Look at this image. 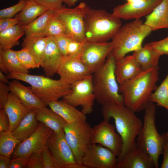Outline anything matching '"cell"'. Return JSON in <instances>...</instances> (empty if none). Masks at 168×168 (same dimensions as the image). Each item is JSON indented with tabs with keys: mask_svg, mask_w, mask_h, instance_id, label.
<instances>
[{
	"mask_svg": "<svg viewBox=\"0 0 168 168\" xmlns=\"http://www.w3.org/2000/svg\"><path fill=\"white\" fill-rule=\"evenodd\" d=\"M116 168H155L150 155L136 142L121 158L117 160Z\"/></svg>",
	"mask_w": 168,
	"mask_h": 168,
	"instance_id": "18",
	"label": "cell"
},
{
	"mask_svg": "<svg viewBox=\"0 0 168 168\" xmlns=\"http://www.w3.org/2000/svg\"><path fill=\"white\" fill-rule=\"evenodd\" d=\"M21 142L13 135L12 131L0 132V154L11 158Z\"/></svg>",
	"mask_w": 168,
	"mask_h": 168,
	"instance_id": "33",
	"label": "cell"
},
{
	"mask_svg": "<svg viewBox=\"0 0 168 168\" xmlns=\"http://www.w3.org/2000/svg\"><path fill=\"white\" fill-rule=\"evenodd\" d=\"M27 0H20L18 3L13 6L1 10L0 19L12 18L16 16L17 13L22 10L26 4Z\"/></svg>",
	"mask_w": 168,
	"mask_h": 168,
	"instance_id": "37",
	"label": "cell"
},
{
	"mask_svg": "<svg viewBox=\"0 0 168 168\" xmlns=\"http://www.w3.org/2000/svg\"><path fill=\"white\" fill-rule=\"evenodd\" d=\"M149 101L165 108L168 111V72L165 78L151 95Z\"/></svg>",
	"mask_w": 168,
	"mask_h": 168,
	"instance_id": "35",
	"label": "cell"
},
{
	"mask_svg": "<svg viewBox=\"0 0 168 168\" xmlns=\"http://www.w3.org/2000/svg\"><path fill=\"white\" fill-rule=\"evenodd\" d=\"M142 70L132 55L125 56L116 61L115 73L119 85L134 78Z\"/></svg>",
	"mask_w": 168,
	"mask_h": 168,
	"instance_id": "21",
	"label": "cell"
},
{
	"mask_svg": "<svg viewBox=\"0 0 168 168\" xmlns=\"http://www.w3.org/2000/svg\"><path fill=\"white\" fill-rule=\"evenodd\" d=\"M102 106L104 119H114L115 128L123 142V147L117 160L122 158L136 142V139L143 125L142 121L135 113L124 105L114 102H107Z\"/></svg>",
	"mask_w": 168,
	"mask_h": 168,
	"instance_id": "2",
	"label": "cell"
},
{
	"mask_svg": "<svg viewBox=\"0 0 168 168\" xmlns=\"http://www.w3.org/2000/svg\"><path fill=\"white\" fill-rule=\"evenodd\" d=\"M112 49L111 41L95 43L86 40L80 59L92 74L104 65Z\"/></svg>",
	"mask_w": 168,
	"mask_h": 168,
	"instance_id": "12",
	"label": "cell"
},
{
	"mask_svg": "<svg viewBox=\"0 0 168 168\" xmlns=\"http://www.w3.org/2000/svg\"><path fill=\"white\" fill-rule=\"evenodd\" d=\"M47 37L39 36L25 39L22 43L23 48L27 49L34 58L37 64L40 66L47 44Z\"/></svg>",
	"mask_w": 168,
	"mask_h": 168,
	"instance_id": "32",
	"label": "cell"
},
{
	"mask_svg": "<svg viewBox=\"0 0 168 168\" xmlns=\"http://www.w3.org/2000/svg\"><path fill=\"white\" fill-rule=\"evenodd\" d=\"M144 24L154 31L168 28V0H162L146 16Z\"/></svg>",
	"mask_w": 168,
	"mask_h": 168,
	"instance_id": "23",
	"label": "cell"
},
{
	"mask_svg": "<svg viewBox=\"0 0 168 168\" xmlns=\"http://www.w3.org/2000/svg\"><path fill=\"white\" fill-rule=\"evenodd\" d=\"M63 168H87L82 163H79L77 162L70 164L64 166Z\"/></svg>",
	"mask_w": 168,
	"mask_h": 168,
	"instance_id": "49",
	"label": "cell"
},
{
	"mask_svg": "<svg viewBox=\"0 0 168 168\" xmlns=\"http://www.w3.org/2000/svg\"><path fill=\"white\" fill-rule=\"evenodd\" d=\"M57 73L60 79L70 85L92 75L80 58L69 56L63 57Z\"/></svg>",
	"mask_w": 168,
	"mask_h": 168,
	"instance_id": "15",
	"label": "cell"
},
{
	"mask_svg": "<svg viewBox=\"0 0 168 168\" xmlns=\"http://www.w3.org/2000/svg\"><path fill=\"white\" fill-rule=\"evenodd\" d=\"M48 9L55 12L63 7V0H34Z\"/></svg>",
	"mask_w": 168,
	"mask_h": 168,
	"instance_id": "41",
	"label": "cell"
},
{
	"mask_svg": "<svg viewBox=\"0 0 168 168\" xmlns=\"http://www.w3.org/2000/svg\"><path fill=\"white\" fill-rule=\"evenodd\" d=\"M30 156H21L11 159L9 168H26Z\"/></svg>",
	"mask_w": 168,
	"mask_h": 168,
	"instance_id": "44",
	"label": "cell"
},
{
	"mask_svg": "<svg viewBox=\"0 0 168 168\" xmlns=\"http://www.w3.org/2000/svg\"><path fill=\"white\" fill-rule=\"evenodd\" d=\"M10 121L9 130L12 131L31 110L26 107L14 93L10 92L3 108Z\"/></svg>",
	"mask_w": 168,
	"mask_h": 168,
	"instance_id": "20",
	"label": "cell"
},
{
	"mask_svg": "<svg viewBox=\"0 0 168 168\" xmlns=\"http://www.w3.org/2000/svg\"><path fill=\"white\" fill-rule=\"evenodd\" d=\"M9 79L6 76L3 72L1 71H0V81L6 83H9Z\"/></svg>",
	"mask_w": 168,
	"mask_h": 168,
	"instance_id": "50",
	"label": "cell"
},
{
	"mask_svg": "<svg viewBox=\"0 0 168 168\" xmlns=\"http://www.w3.org/2000/svg\"><path fill=\"white\" fill-rule=\"evenodd\" d=\"M48 105L50 108L62 117L67 123L86 120V115L72 105L62 100L51 101Z\"/></svg>",
	"mask_w": 168,
	"mask_h": 168,
	"instance_id": "25",
	"label": "cell"
},
{
	"mask_svg": "<svg viewBox=\"0 0 168 168\" xmlns=\"http://www.w3.org/2000/svg\"><path fill=\"white\" fill-rule=\"evenodd\" d=\"M7 77L29 84L33 93L47 105L51 101L63 98L72 91L71 85L60 79L54 80L43 75L21 73H10Z\"/></svg>",
	"mask_w": 168,
	"mask_h": 168,
	"instance_id": "7",
	"label": "cell"
},
{
	"mask_svg": "<svg viewBox=\"0 0 168 168\" xmlns=\"http://www.w3.org/2000/svg\"><path fill=\"white\" fill-rule=\"evenodd\" d=\"M10 92L16 95L22 103L27 108L35 109L47 106V105L33 92L31 87L22 85L15 79L8 83Z\"/></svg>",
	"mask_w": 168,
	"mask_h": 168,
	"instance_id": "22",
	"label": "cell"
},
{
	"mask_svg": "<svg viewBox=\"0 0 168 168\" xmlns=\"http://www.w3.org/2000/svg\"><path fill=\"white\" fill-rule=\"evenodd\" d=\"M16 53L21 64L27 70L38 68L40 67L33 56L27 49L22 48L20 50L16 51Z\"/></svg>",
	"mask_w": 168,
	"mask_h": 168,
	"instance_id": "36",
	"label": "cell"
},
{
	"mask_svg": "<svg viewBox=\"0 0 168 168\" xmlns=\"http://www.w3.org/2000/svg\"><path fill=\"white\" fill-rule=\"evenodd\" d=\"M63 2L65 3L69 7L75 6V3L78 0H63Z\"/></svg>",
	"mask_w": 168,
	"mask_h": 168,
	"instance_id": "51",
	"label": "cell"
},
{
	"mask_svg": "<svg viewBox=\"0 0 168 168\" xmlns=\"http://www.w3.org/2000/svg\"><path fill=\"white\" fill-rule=\"evenodd\" d=\"M11 161L10 158L0 155V168H9Z\"/></svg>",
	"mask_w": 168,
	"mask_h": 168,
	"instance_id": "48",
	"label": "cell"
},
{
	"mask_svg": "<svg viewBox=\"0 0 168 168\" xmlns=\"http://www.w3.org/2000/svg\"><path fill=\"white\" fill-rule=\"evenodd\" d=\"M115 63L116 60L111 52L104 65L92 74L95 100L101 105L109 101L124 105L115 75Z\"/></svg>",
	"mask_w": 168,
	"mask_h": 168,
	"instance_id": "3",
	"label": "cell"
},
{
	"mask_svg": "<svg viewBox=\"0 0 168 168\" xmlns=\"http://www.w3.org/2000/svg\"><path fill=\"white\" fill-rule=\"evenodd\" d=\"M150 47L160 56L168 55V36L162 40L148 43Z\"/></svg>",
	"mask_w": 168,
	"mask_h": 168,
	"instance_id": "38",
	"label": "cell"
},
{
	"mask_svg": "<svg viewBox=\"0 0 168 168\" xmlns=\"http://www.w3.org/2000/svg\"><path fill=\"white\" fill-rule=\"evenodd\" d=\"M18 24V20L15 17L0 19V32Z\"/></svg>",
	"mask_w": 168,
	"mask_h": 168,
	"instance_id": "46",
	"label": "cell"
},
{
	"mask_svg": "<svg viewBox=\"0 0 168 168\" xmlns=\"http://www.w3.org/2000/svg\"><path fill=\"white\" fill-rule=\"evenodd\" d=\"M26 168H44L41 152H35L31 154L28 159Z\"/></svg>",
	"mask_w": 168,
	"mask_h": 168,
	"instance_id": "40",
	"label": "cell"
},
{
	"mask_svg": "<svg viewBox=\"0 0 168 168\" xmlns=\"http://www.w3.org/2000/svg\"><path fill=\"white\" fill-rule=\"evenodd\" d=\"M10 91L9 85L0 81V109L4 108Z\"/></svg>",
	"mask_w": 168,
	"mask_h": 168,
	"instance_id": "43",
	"label": "cell"
},
{
	"mask_svg": "<svg viewBox=\"0 0 168 168\" xmlns=\"http://www.w3.org/2000/svg\"><path fill=\"white\" fill-rule=\"evenodd\" d=\"M90 7L84 2L71 8L63 7L55 12L65 24L66 35L80 42L86 40L84 17Z\"/></svg>",
	"mask_w": 168,
	"mask_h": 168,
	"instance_id": "9",
	"label": "cell"
},
{
	"mask_svg": "<svg viewBox=\"0 0 168 168\" xmlns=\"http://www.w3.org/2000/svg\"><path fill=\"white\" fill-rule=\"evenodd\" d=\"M66 27L62 19L55 12L48 22L43 33L44 37H56L66 35Z\"/></svg>",
	"mask_w": 168,
	"mask_h": 168,
	"instance_id": "34",
	"label": "cell"
},
{
	"mask_svg": "<svg viewBox=\"0 0 168 168\" xmlns=\"http://www.w3.org/2000/svg\"><path fill=\"white\" fill-rule=\"evenodd\" d=\"M163 160L161 168H168V138L164 143L163 147Z\"/></svg>",
	"mask_w": 168,
	"mask_h": 168,
	"instance_id": "47",
	"label": "cell"
},
{
	"mask_svg": "<svg viewBox=\"0 0 168 168\" xmlns=\"http://www.w3.org/2000/svg\"></svg>",
	"mask_w": 168,
	"mask_h": 168,
	"instance_id": "55",
	"label": "cell"
},
{
	"mask_svg": "<svg viewBox=\"0 0 168 168\" xmlns=\"http://www.w3.org/2000/svg\"><path fill=\"white\" fill-rule=\"evenodd\" d=\"M40 124L36 118L35 109H31L23 118L16 128L12 131L13 135L21 142L32 135Z\"/></svg>",
	"mask_w": 168,
	"mask_h": 168,
	"instance_id": "26",
	"label": "cell"
},
{
	"mask_svg": "<svg viewBox=\"0 0 168 168\" xmlns=\"http://www.w3.org/2000/svg\"><path fill=\"white\" fill-rule=\"evenodd\" d=\"M71 86V92L63 97L62 100L75 107L81 106L82 112L86 115L92 113L95 100L92 86V75L75 82Z\"/></svg>",
	"mask_w": 168,
	"mask_h": 168,
	"instance_id": "10",
	"label": "cell"
},
{
	"mask_svg": "<svg viewBox=\"0 0 168 168\" xmlns=\"http://www.w3.org/2000/svg\"><path fill=\"white\" fill-rule=\"evenodd\" d=\"M158 66L142 70L132 79L119 85L125 105L134 113L144 110L151 95L157 86L159 79Z\"/></svg>",
	"mask_w": 168,
	"mask_h": 168,
	"instance_id": "1",
	"label": "cell"
},
{
	"mask_svg": "<svg viewBox=\"0 0 168 168\" xmlns=\"http://www.w3.org/2000/svg\"><path fill=\"white\" fill-rule=\"evenodd\" d=\"M36 118L41 122L56 133L63 130L66 122L61 116L46 106L35 109Z\"/></svg>",
	"mask_w": 168,
	"mask_h": 168,
	"instance_id": "27",
	"label": "cell"
},
{
	"mask_svg": "<svg viewBox=\"0 0 168 168\" xmlns=\"http://www.w3.org/2000/svg\"><path fill=\"white\" fill-rule=\"evenodd\" d=\"M46 146L59 168L77 162L66 141L63 130L58 133L53 131L47 140Z\"/></svg>",
	"mask_w": 168,
	"mask_h": 168,
	"instance_id": "14",
	"label": "cell"
},
{
	"mask_svg": "<svg viewBox=\"0 0 168 168\" xmlns=\"http://www.w3.org/2000/svg\"><path fill=\"white\" fill-rule=\"evenodd\" d=\"M44 168H59L46 146L41 152Z\"/></svg>",
	"mask_w": 168,
	"mask_h": 168,
	"instance_id": "39",
	"label": "cell"
},
{
	"mask_svg": "<svg viewBox=\"0 0 168 168\" xmlns=\"http://www.w3.org/2000/svg\"><path fill=\"white\" fill-rule=\"evenodd\" d=\"M92 130L86 120L67 123L63 127L66 141L79 163H82V157L91 144Z\"/></svg>",
	"mask_w": 168,
	"mask_h": 168,
	"instance_id": "8",
	"label": "cell"
},
{
	"mask_svg": "<svg viewBox=\"0 0 168 168\" xmlns=\"http://www.w3.org/2000/svg\"><path fill=\"white\" fill-rule=\"evenodd\" d=\"M166 133V135L168 137V131L167 133Z\"/></svg>",
	"mask_w": 168,
	"mask_h": 168,
	"instance_id": "53",
	"label": "cell"
},
{
	"mask_svg": "<svg viewBox=\"0 0 168 168\" xmlns=\"http://www.w3.org/2000/svg\"><path fill=\"white\" fill-rule=\"evenodd\" d=\"M53 131L41 122L35 132L17 146L12 158L21 156H30L35 152H41L46 146L47 140Z\"/></svg>",
	"mask_w": 168,
	"mask_h": 168,
	"instance_id": "16",
	"label": "cell"
},
{
	"mask_svg": "<svg viewBox=\"0 0 168 168\" xmlns=\"http://www.w3.org/2000/svg\"><path fill=\"white\" fill-rule=\"evenodd\" d=\"M47 44L40 66L42 68L46 76L50 77L57 73L63 56L54 37H47Z\"/></svg>",
	"mask_w": 168,
	"mask_h": 168,
	"instance_id": "19",
	"label": "cell"
},
{
	"mask_svg": "<svg viewBox=\"0 0 168 168\" xmlns=\"http://www.w3.org/2000/svg\"><path fill=\"white\" fill-rule=\"evenodd\" d=\"M84 20L86 40L91 42H107L122 26L120 19L104 9L90 8Z\"/></svg>",
	"mask_w": 168,
	"mask_h": 168,
	"instance_id": "5",
	"label": "cell"
},
{
	"mask_svg": "<svg viewBox=\"0 0 168 168\" xmlns=\"http://www.w3.org/2000/svg\"><path fill=\"white\" fill-rule=\"evenodd\" d=\"M142 127L137 137V145L151 156L155 168H158V159L163 154L165 142L168 138L166 133H159L155 124L156 107L149 101L145 106Z\"/></svg>",
	"mask_w": 168,
	"mask_h": 168,
	"instance_id": "6",
	"label": "cell"
},
{
	"mask_svg": "<svg viewBox=\"0 0 168 168\" xmlns=\"http://www.w3.org/2000/svg\"><path fill=\"white\" fill-rule=\"evenodd\" d=\"M144 0H126L127 2L129 3H133L139 2Z\"/></svg>",
	"mask_w": 168,
	"mask_h": 168,
	"instance_id": "52",
	"label": "cell"
},
{
	"mask_svg": "<svg viewBox=\"0 0 168 168\" xmlns=\"http://www.w3.org/2000/svg\"><path fill=\"white\" fill-rule=\"evenodd\" d=\"M0 69L7 75L13 73H29V70L21 64L16 51L11 49L0 50Z\"/></svg>",
	"mask_w": 168,
	"mask_h": 168,
	"instance_id": "24",
	"label": "cell"
},
{
	"mask_svg": "<svg viewBox=\"0 0 168 168\" xmlns=\"http://www.w3.org/2000/svg\"><path fill=\"white\" fill-rule=\"evenodd\" d=\"M162 0H144L133 3H126L115 7L112 13L120 19H140L149 15Z\"/></svg>",
	"mask_w": 168,
	"mask_h": 168,
	"instance_id": "17",
	"label": "cell"
},
{
	"mask_svg": "<svg viewBox=\"0 0 168 168\" xmlns=\"http://www.w3.org/2000/svg\"><path fill=\"white\" fill-rule=\"evenodd\" d=\"M24 35V31L19 24L0 32V50L11 49L19 45V39Z\"/></svg>",
	"mask_w": 168,
	"mask_h": 168,
	"instance_id": "31",
	"label": "cell"
},
{
	"mask_svg": "<svg viewBox=\"0 0 168 168\" xmlns=\"http://www.w3.org/2000/svg\"><path fill=\"white\" fill-rule=\"evenodd\" d=\"M48 9L34 0H27L22 10L15 16L18 24L26 25L41 15Z\"/></svg>",
	"mask_w": 168,
	"mask_h": 168,
	"instance_id": "29",
	"label": "cell"
},
{
	"mask_svg": "<svg viewBox=\"0 0 168 168\" xmlns=\"http://www.w3.org/2000/svg\"><path fill=\"white\" fill-rule=\"evenodd\" d=\"M152 31L140 19L122 26L111 39V53L116 61L141 48L143 40Z\"/></svg>",
	"mask_w": 168,
	"mask_h": 168,
	"instance_id": "4",
	"label": "cell"
},
{
	"mask_svg": "<svg viewBox=\"0 0 168 168\" xmlns=\"http://www.w3.org/2000/svg\"><path fill=\"white\" fill-rule=\"evenodd\" d=\"M55 12L48 9L29 24L21 26L25 33L24 39L33 37L44 36L43 33L48 20Z\"/></svg>",
	"mask_w": 168,
	"mask_h": 168,
	"instance_id": "30",
	"label": "cell"
},
{
	"mask_svg": "<svg viewBox=\"0 0 168 168\" xmlns=\"http://www.w3.org/2000/svg\"><path fill=\"white\" fill-rule=\"evenodd\" d=\"M109 121L104 119L92 128L91 144H98L108 148L117 157L122 152L123 142L120 136L116 133L114 126Z\"/></svg>",
	"mask_w": 168,
	"mask_h": 168,
	"instance_id": "11",
	"label": "cell"
},
{
	"mask_svg": "<svg viewBox=\"0 0 168 168\" xmlns=\"http://www.w3.org/2000/svg\"><path fill=\"white\" fill-rule=\"evenodd\" d=\"M10 121L4 108L0 110V132L9 130Z\"/></svg>",
	"mask_w": 168,
	"mask_h": 168,
	"instance_id": "45",
	"label": "cell"
},
{
	"mask_svg": "<svg viewBox=\"0 0 168 168\" xmlns=\"http://www.w3.org/2000/svg\"><path fill=\"white\" fill-rule=\"evenodd\" d=\"M82 162L87 168H116L117 157L108 148L100 144H91Z\"/></svg>",
	"mask_w": 168,
	"mask_h": 168,
	"instance_id": "13",
	"label": "cell"
},
{
	"mask_svg": "<svg viewBox=\"0 0 168 168\" xmlns=\"http://www.w3.org/2000/svg\"><path fill=\"white\" fill-rule=\"evenodd\" d=\"M19 0L20 1V0Z\"/></svg>",
	"mask_w": 168,
	"mask_h": 168,
	"instance_id": "54",
	"label": "cell"
},
{
	"mask_svg": "<svg viewBox=\"0 0 168 168\" xmlns=\"http://www.w3.org/2000/svg\"><path fill=\"white\" fill-rule=\"evenodd\" d=\"M132 55L139 65L142 70L158 66L161 56L150 47L148 43L134 51Z\"/></svg>",
	"mask_w": 168,
	"mask_h": 168,
	"instance_id": "28",
	"label": "cell"
},
{
	"mask_svg": "<svg viewBox=\"0 0 168 168\" xmlns=\"http://www.w3.org/2000/svg\"><path fill=\"white\" fill-rule=\"evenodd\" d=\"M57 46L63 57L67 56V48L70 38L65 35L54 37Z\"/></svg>",
	"mask_w": 168,
	"mask_h": 168,
	"instance_id": "42",
	"label": "cell"
}]
</instances>
